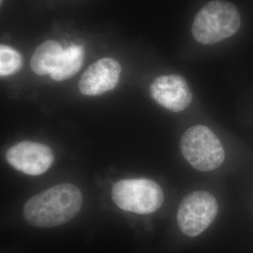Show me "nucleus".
<instances>
[{
	"mask_svg": "<svg viewBox=\"0 0 253 253\" xmlns=\"http://www.w3.org/2000/svg\"><path fill=\"white\" fill-rule=\"evenodd\" d=\"M82 205L81 190L73 184L62 183L28 200L24 207V217L32 226H59L75 217Z\"/></svg>",
	"mask_w": 253,
	"mask_h": 253,
	"instance_id": "obj_1",
	"label": "nucleus"
},
{
	"mask_svg": "<svg viewBox=\"0 0 253 253\" xmlns=\"http://www.w3.org/2000/svg\"><path fill=\"white\" fill-rule=\"evenodd\" d=\"M240 27V15L235 5L222 0L208 3L195 16L192 35L202 44H214L233 36Z\"/></svg>",
	"mask_w": 253,
	"mask_h": 253,
	"instance_id": "obj_2",
	"label": "nucleus"
},
{
	"mask_svg": "<svg viewBox=\"0 0 253 253\" xmlns=\"http://www.w3.org/2000/svg\"><path fill=\"white\" fill-rule=\"evenodd\" d=\"M180 146L187 162L202 172L213 171L224 162L223 146L208 126L190 127L182 136Z\"/></svg>",
	"mask_w": 253,
	"mask_h": 253,
	"instance_id": "obj_3",
	"label": "nucleus"
},
{
	"mask_svg": "<svg viewBox=\"0 0 253 253\" xmlns=\"http://www.w3.org/2000/svg\"><path fill=\"white\" fill-rule=\"evenodd\" d=\"M112 199L117 207L136 214H151L163 206V189L146 178L122 179L112 189Z\"/></svg>",
	"mask_w": 253,
	"mask_h": 253,
	"instance_id": "obj_4",
	"label": "nucleus"
},
{
	"mask_svg": "<svg viewBox=\"0 0 253 253\" xmlns=\"http://www.w3.org/2000/svg\"><path fill=\"white\" fill-rule=\"evenodd\" d=\"M218 204L208 191H193L181 201L177 210V224L184 235L194 237L207 230L217 217Z\"/></svg>",
	"mask_w": 253,
	"mask_h": 253,
	"instance_id": "obj_5",
	"label": "nucleus"
},
{
	"mask_svg": "<svg viewBox=\"0 0 253 253\" xmlns=\"http://www.w3.org/2000/svg\"><path fill=\"white\" fill-rule=\"evenodd\" d=\"M5 158L11 167L28 175L44 173L54 160V153L49 146L28 141L9 147Z\"/></svg>",
	"mask_w": 253,
	"mask_h": 253,
	"instance_id": "obj_6",
	"label": "nucleus"
},
{
	"mask_svg": "<svg viewBox=\"0 0 253 253\" xmlns=\"http://www.w3.org/2000/svg\"><path fill=\"white\" fill-rule=\"evenodd\" d=\"M150 94L163 108L174 113L188 108L192 94L187 81L179 75H163L154 80Z\"/></svg>",
	"mask_w": 253,
	"mask_h": 253,
	"instance_id": "obj_7",
	"label": "nucleus"
},
{
	"mask_svg": "<svg viewBox=\"0 0 253 253\" xmlns=\"http://www.w3.org/2000/svg\"><path fill=\"white\" fill-rule=\"evenodd\" d=\"M121 66L114 58L105 57L92 64L82 75L79 90L85 96H99L113 90L118 84Z\"/></svg>",
	"mask_w": 253,
	"mask_h": 253,
	"instance_id": "obj_8",
	"label": "nucleus"
},
{
	"mask_svg": "<svg viewBox=\"0 0 253 253\" xmlns=\"http://www.w3.org/2000/svg\"><path fill=\"white\" fill-rule=\"evenodd\" d=\"M63 48L54 41H47L38 46L31 57V69L34 73L44 76L51 75L58 66L63 54Z\"/></svg>",
	"mask_w": 253,
	"mask_h": 253,
	"instance_id": "obj_9",
	"label": "nucleus"
},
{
	"mask_svg": "<svg viewBox=\"0 0 253 253\" xmlns=\"http://www.w3.org/2000/svg\"><path fill=\"white\" fill-rule=\"evenodd\" d=\"M84 59V49L81 45H72L64 50L61 59L50 76L54 81L72 78L81 70Z\"/></svg>",
	"mask_w": 253,
	"mask_h": 253,
	"instance_id": "obj_10",
	"label": "nucleus"
},
{
	"mask_svg": "<svg viewBox=\"0 0 253 253\" xmlns=\"http://www.w3.org/2000/svg\"><path fill=\"white\" fill-rule=\"evenodd\" d=\"M22 56L9 46H0V75L7 77L17 73L22 67Z\"/></svg>",
	"mask_w": 253,
	"mask_h": 253,
	"instance_id": "obj_11",
	"label": "nucleus"
},
{
	"mask_svg": "<svg viewBox=\"0 0 253 253\" xmlns=\"http://www.w3.org/2000/svg\"><path fill=\"white\" fill-rule=\"evenodd\" d=\"M1 1H2V0H1Z\"/></svg>",
	"mask_w": 253,
	"mask_h": 253,
	"instance_id": "obj_12",
	"label": "nucleus"
}]
</instances>
